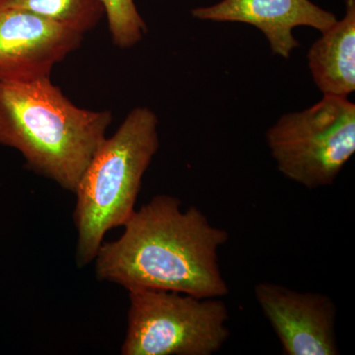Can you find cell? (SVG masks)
<instances>
[{
	"mask_svg": "<svg viewBox=\"0 0 355 355\" xmlns=\"http://www.w3.org/2000/svg\"><path fill=\"white\" fill-rule=\"evenodd\" d=\"M0 6L38 14L83 34L105 16L101 0H0Z\"/></svg>",
	"mask_w": 355,
	"mask_h": 355,
	"instance_id": "10",
	"label": "cell"
},
{
	"mask_svg": "<svg viewBox=\"0 0 355 355\" xmlns=\"http://www.w3.org/2000/svg\"><path fill=\"white\" fill-rule=\"evenodd\" d=\"M84 34L38 14L0 6V83H30L81 46Z\"/></svg>",
	"mask_w": 355,
	"mask_h": 355,
	"instance_id": "6",
	"label": "cell"
},
{
	"mask_svg": "<svg viewBox=\"0 0 355 355\" xmlns=\"http://www.w3.org/2000/svg\"><path fill=\"white\" fill-rule=\"evenodd\" d=\"M308 65L323 95L345 97L355 91V0H345V14L311 46Z\"/></svg>",
	"mask_w": 355,
	"mask_h": 355,
	"instance_id": "9",
	"label": "cell"
},
{
	"mask_svg": "<svg viewBox=\"0 0 355 355\" xmlns=\"http://www.w3.org/2000/svg\"><path fill=\"white\" fill-rule=\"evenodd\" d=\"M158 123L153 110L135 107L103 140L79 179L73 216L79 266L94 261L106 233L125 225L135 212L142 178L160 146Z\"/></svg>",
	"mask_w": 355,
	"mask_h": 355,
	"instance_id": "3",
	"label": "cell"
},
{
	"mask_svg": "<svg viewBox=\"0 0 355 355\" xmlns=\"http://www.w3.org/2000/svg\"><path fill=\"white\" fill-rule=\"evenodd\" d=\"M114 46L132 48L147 34V25L135 0H101Z\"/></svg>",
	"mask_w": 355,
	"mask_h": 355,
	"instance_id": "11",
	"label": "cell"
},
{
	"mask_svg": "<svg viewBox=\"0 0 355 355\" xmlns=\"http://www.w3.org/2000/svg\"><path fill=\"white\" fill-rule=\"evenodd\" d=\"M112 121L111 111L77 107L51 77L0 83V146L19 151L33 171L72 193Z\"/></svg>",
	"mask_w": 355,
	"mask_h": 355,
	"instance_id": "2",
	"label": "cell"
},
{
	"mask_svg": "<svg viewBox=\"0 0 355 355\" xmlns=\"http://www.w3.org/2000/svg\"><path fill=\"white\" fill-rule=\"evenodd\" d=\"M123 234L104 243L95 257L98 279L133 289L180 292L220 298L229 292L218 251L227 231L202 209H182L181 200L158 195L125 222Z\"/></svg>",
	"mask_w": 355,
	"mask_h": 355,
	"instance_id": "1",
	"label": "cell"
},
{
	"mask_svg": "<svg viewBox=\"0 0 355 355\" xmlns=\"http://www.w3.org/2000/svg\"><path fill=\"white\" fill-rule=\"evenodd\" d=\"M266 139L286 179L309 190L331 186L355 153V105L324 95L310 108L282 114Z\"/></svg>",
	"mask_w": 355,
	"mask_h": 355,
	"instance_id": "5",
	"label": "cell"
},
{
	"mask_svg": "<svg viewBox=\"0 0 355 355\" xmlns=\"http://www.w3.org/2000/svg\"><path fill=\"white\" fill-rule=\"evenodd\" d=\"M254 297L279 338L286 355H338L336 306L319 292L293 291L259 282Z\"/></svg>",
	"mask_w": 355,
	"mask_h": 355,
	"instance_id": "7",
	"label": "cell"
},
{
	"mask_svg": "<svg viewBox=\"0 0 355 355\" xmlns=\"http://www.w3.org/2000/svg\"><path fill=\"white\" fill-rule=\"evenodd\" d=\"M196 19L218 23H244L265 35L273 55L289 58L299 48L293 36L296 27L330 29L338 18L311 0H221L210 6L191 10Z\"/></svg>",
	"mask_w": 355,
	"mask_h": 355,
	"instance_id": "8",
	"label": "cell"
},
{
	"mask_svg": "<svg viewBox=\"0 0 355 355\" xmlns=\"http://www.w3.org/2000/svg\"><path fill=\"white\" fill-rule=\"evenodd\" d=\"M123 355H212L230 336L227 305L180 292L128 291Z\"/></svg>",
	"mask_w": 355,
	"mask_h": 355,
	"instance_id": "4",
	"label": "cell"
}]
</instances>
